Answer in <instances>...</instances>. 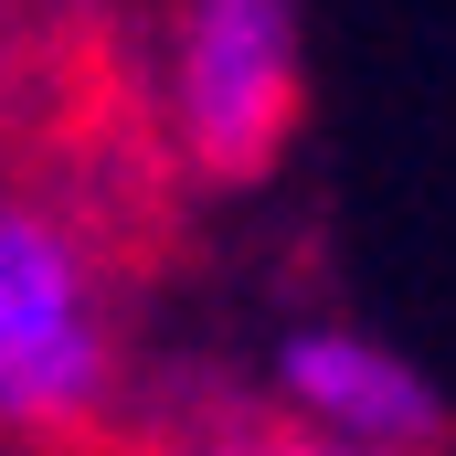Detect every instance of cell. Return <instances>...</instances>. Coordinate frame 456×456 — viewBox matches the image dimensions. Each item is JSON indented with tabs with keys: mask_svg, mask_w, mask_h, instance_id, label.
<instances>
[{
	"mask_svg": "<svg viewBox=\"0 0 456 456\" xmlns=\"http://www.w3.org/2000/svg\"><path fill=\"white\" fill-rule=\"evenodd\" d=\"M159 107H170V138L202 181H265L297 138V107H308L297 0H181Z\"/></svg>",
	"mask_w": 456,
	"mask_h": 456,
	"instance_id": "obj_2",
	"label": "cell"
},
{
	"mask_svg": "<svg viewBox=\"0 0 456 456\" xmlns=\"http://www.w3.org/2000/svg\"><path fill=\"white\" fill-rule=\"evenodd\" d=\"M265 403H287L308 436L350 456H436L446 446V393L403 361L393 340L350 319H297L265 350Z\"/></svg>",
	"mask_w": 456,
	"mask_h": 456,
	"instance_id": "obj_3",
	"label": "cell"
},
{
	"mask_svg": "<svg viewBox=\"0 0 456 456\" xmlns=\"http://www.w3.org/2000/svg\"><path fill=\"white\" fill-rule=\"evenodd\" d=\"M117 393V297L96 244L32 191H0V446L86 436Z\"/></svg>",
	"mask_w": 456,
	"mask_h": 456,
	"instance_id": "obj_1",
	"label": "cell"
},
{
	"mask_svg": "<svg viewBox=\"0 0 456 456\" xmlns=\"http://www.w3.org/2000/svg\"><path fill=\"white\" fill-rule=\"evenodd\" d=\"M170 456H350V446L308 436L287 403H255V393H202V414L170 436Z\"/></svg>",
	"mask_w": 456,
	"mask_h": 456,
	"instance_id": "obj_4",
	"label": "cell"
}]
</instances>
